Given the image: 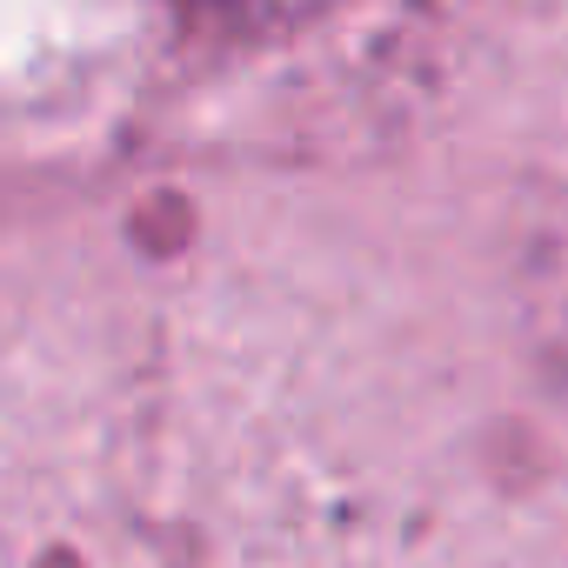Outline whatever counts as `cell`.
I'll list each match as a JSON object with an SVG mask.
<instances>
[]
</instances>
